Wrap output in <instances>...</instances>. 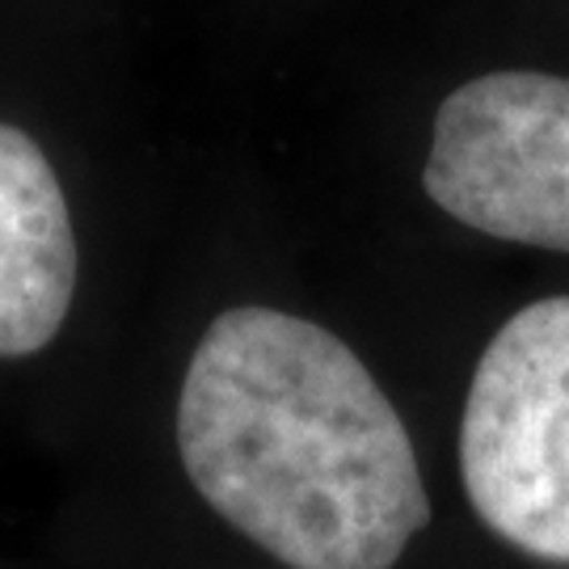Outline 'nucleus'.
Wrapping results in <instances>:
<instances>
[{
  "mask_svg": "<svg viewBox=\"0 0 569 569\" xmlns=\"http://www.w3.org/2000/svg\"><path fill=\"white\" fill-rule=\"evenodd\" d=\"M207 507L287 569H392L430 523L413 439L350 346L279 308H228L178 397Z\"/></svg>",
  "mask_w": 569,
  "mask_h": 569,
  "instance_id": "nucleus-1",
  "label": "nucleus"
},
{
  "mask_svg": "<svg viewBox=\"0 0 569 569\" xmlns=\"http://www.w3.org/2000/svg\"><path fill=\"white\" fill-rule=\"evenodd\" d=\"M460 477L493 536L569 566V296L523 305L481 350L460 418Z\"/></svg>",
  "mask_w": 569,
  "mask_h": 569,
  "instance_id": "nucleus-2",
  "label": "nucleus"
},
{
  "mask_svg": "<svg viewBox=\"0 0 569 569\" xmlns=\"http://www.w3.org/2000/svg\"><path fill=\"white\" fill-rule=\"evenodd\" d=\"M422 190L456 224L569 253V77L493 68L435 110Z\"/></svg>",
  "mask_w": 569,
  "mask_h": 569,
  "instance_id": "nucleus-3",
  "label": "nucleus"
},
{
  "mask_svg": "<svg viewBox=\"0 0 569 569\" xmlns=\"http://www.w3.org/2000/svg\"><path fill=\"white\" fill-rule=\"evenodd\" d=\"M77 296L68 199L39 143L0 122V359H26L60 333Z\"/></svg>",
  "mask_w": 569,
  "mask_h": 569,
  "instance_id": "nucleus-4",
  "label": "nucleus"
}]
</instances>
